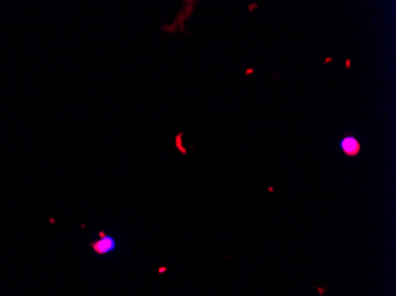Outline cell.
<instances>
[{"label":"cell","mask_w":396,"mask_h":296,"mask_svg":"<svg viewBox=\"0 0 396 296\" xmlns=\"http://www.w3.org/2000/svg\"><path fill=\"white\" fill-rule=\"evenodd\" d=\"M102 236V238L99 239L97 242L92 243V248L95 250L96 254L102 255V254H107L109 251L114 250L115 248V241L109 236H105L102 232L100 234Z\"/></svg>","instance_id":"obj_1"},{"label":"cell","mask_w":396,"mask_h":296,"mask_svg":"<svg viewBox=\"0 0 396 296\" xmlns=\"http://www.w3.org/2000/svg\"><path fill=\"white\" fill-rule=\"evenodd\" d=\"M341 147L344 154L348 156H356L361 151V144L352 135H348L343 139Z\"/></svg>","instance_id":"obj_2"}]
</instances>
